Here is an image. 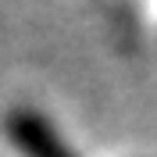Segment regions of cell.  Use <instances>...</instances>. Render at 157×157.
<instances>
[{
  "mask_svg": "<svg viewBox=\"0 0 157 157\" xmlns=\"http://www.w3.org/2000/svg\"><path fill=\"white\" fill-rule=\"evenodd\" d=\"M14 136L32 157H71L68 147L61 150V143L54 139L47 125H43V118H32V114H18L14 118Z\"/></svg>",
  "mask_w": 157,
  "mask_h": 157,
  "instance_id": "cell-1",
  "label": "cell"
}]
</instances>
